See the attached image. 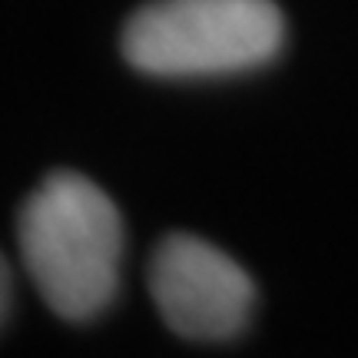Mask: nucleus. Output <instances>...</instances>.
Listing matches in <instances>:
<instances>
[{
    "label": "nucleus",
    "instance_id": "f257e3e1",
    "mask_svg": "<svg viewBox=\"0 0 358 358\" xmlns=\"http://www.w3.org/2000/svg\"><path fill=\"white\" fill-rule=\"evenodd\" d=\"M17 239L30 279L60 319H96L113 302L123 222L96 182L80 173L47 176L17 216Z\"/></svg>",
    "mask_w": 358,
    "mask_h": 358
},
{
    "label": "nucleus",
    "instance_id": "f03ea898",
    "mask_svg": "<svg viewBox=\"0 0 358 358\" xmlns=\"http://www.w3.org/2000/svg\"><path fill=\"white\" fill-rule=\"evenodd\" d=\"M123 57L153 77H219L268 64L282 47L272 0H153L123 27Z\"/></svg>",
    "mask_w": 358,
    "mask_h": 358
},
{
    "label": "nucleus",
    "instance_id": "7ed1b4c3",
    "mask_svg": "<svg viewBox=\"0 0 358 358\" xmlns=\"http://www.w3.org/2000/svg\"><path fill=\"white\" fill-rule=\"evenodd\" d=\"M150 292L159 315L182 338L222 342L245 329L256 289L243 266L199 236H163L150 262Z\"/></svg>",
    "mask_w": 358,
    "mask_h": 358
},
{
    "label": "nucleus",
    "instance_id": "20e7f679",
    "mask_svg": "<svg viewBox=\"0 0 358 358\" xmlns=\"http://www.w3.org/2000/svg\"><path fill=\"white\" fill-rule=\"evenodd\" d=\"M7 306H10V268L3 266V315H7Z\"/></svg>",
    "mask_w": 358,
    "mask_h": 358
}]
</instances>
